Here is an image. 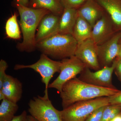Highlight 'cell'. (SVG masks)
I'll list each match as a JSON object with an SVG mask.
<instances>
[{"label": "cell", "instance_id": "5b68a950", "mask_svg": "<svg viewBox=\"0 0 121 121\" xmlns=\"http://www.w3.org/2000/svg\"><path fill=\"white\" fill-rule=\"evenodd\" d=\"M61 61H57L51 59L47 55L41 54L39 60L36 62L29 65L16 64L14 67L15 70L30 68L39 73L41 78V81L45 85L43 97L49 98L48 89L50 80L56 72L60 73Z\"/></svg>", "mask_w": 121, "mask_h": 121}, {"label": "cell", "instance_id": "f546056e", "mask_svg": "<svg viewBox=\"0 0 121 121\" xmlns=\"http://www.w3.org/2000/svg\"><path fill=\"white\" fill-rule=\"evenodd\" d=\"M27 121H38L31 115H27Z\"/></svg>", "mask_w": 121, "mask_h": 121}, {"label": "cell", "instance_id": "8992f818", "mask_svg": "<svg viewBox=\"0 0 121 121\" xmlns=\"http://www.w3.org/2000/svg\"><path fill=\"white\" fill-rule=\"evenodd\" d=\"M29 112L38 121H62L61 111L56 109L49 98L38 95L30 99Z\"/></svg>", "mask_w": 121, "mask_h": 121}, {"label": "cell", "instance_id": "ffe728a7", "mask_svg": "<svg viewBox=\"0 0 121 121\" xmlns=\"http://www.w3.org/2000/svg\"><path fill=\"white\" fill-rule=\"evenodd\" d=\"M5 30L7 37L14 39H20V31L17 22V15L16 13H14L7 20Z\"/></svg>", "mask_w": 121, "mask_h": 121}, {"label": "cell", "instance_id": "4fadbf2b", "mask_svg": "<svg viewBox=\"0 0 121 121\" xmlns=\"http://www.w3.org/2000/svg\"><path fill=\"white\" fill-rule=\"evenodd\" d=\"M77 12L78 16L86 20L92 28L105 13L95 0H87L84 4L77 9Z\"/></svg>", "mask_w": 121, "mask_h": 121}, {"label": "cell", "instance_id": "2e32d148", "mask_svg": "<svg viewBox=\"0 0 121 121\" xmlns=\"http://www.w3.org/2000/svg\"><path fill=\"white\" fill-rule=\"evenodd\" d=\"M78 16L77 9L64 8L60 16L56 34H71Z\"/></svg>", "mask_w": 121, "mask_h": 121}, {"label": "cell", "instance_id": "277c9868", "mask_svg": "<svg viewBox=\"0 0 121 121\" xmlns=\"http://www.w3.org/2000/svg\"><path fill=\"white\" fill-rule=\"evenodd\" d=\"M109 104V97L77 102L61 111L62 121H85L93 111Z\"/></svg>", "mask_w": 121, "mask_h": 121}, {"label": "cell", "instance_id": "d4e9b609", "mask_svg": "<svg viewBox=\"0 0 121 121\" xmlns=\"http://www.w3.org/2000/svg\"><path fill=\"white\" fill-rule=\"evenodd\" d=\"M109 103L111 105L121 107V90L109 97Z\"/></svg>", "mask_w": 121, "mask_h": 121}, {"label": "cell", "instance_id": "603a6c76", "mask_svg": "<svg viewBox=\"0 0 121 121\" xmlns=\"http://www.w3.org/2000/svg\"><path fill=\"white\" fill-rule=\"evenodd\" d=\"M105 106L99 107L93 111L85 121H101Z\"/></svg>", "mask_w": 121, "mask_h": 121}, {"label": "cell", "instance_id": "4316f807", "mask_svg": "<svg viewBox=\"0 0 121 121\" xmlns=\"http://www.w3.org/2000/svg\"><path fill=\"white\" fill-rule=\"evenodd\" d=\"M117 60V64L114 69V72L118 78H119L121 76V59Z\"/></svg>", "mask_w": 121, "mask_h": 121}, {"label": "cell", "instance_id": "7a4b0ae2", "mask_svg": "<svg viewBox=\"0 0 121 121\" xmlns=\"http://www.w3.org/2000/svg\"><path fill=\"white\" fill-rule=\"evenodd\" d=\"M20 15V24L23 36L22 43L17 44L20 51L29 52L36 48V31L42 18L51 12L45 9H34L16 4Z\"/></svg>", "mask_w": 121, "mask_h": 121}, {"label": "cell", "instance_id": "d6986e66", "mask_svg": "<svg viewBox=\"0 0 121 121\" xmlns=\"http://www.w3.org/2000/svg\"><path fill=\"white\" fill-rule=\"evenodd\" d=\"M19 109L17 103L5 99L1 101L0 105V121H10Z\"/></svg>", "mask_w": 121, "mask_h": 121}, {"label": "cell", "instance_id": "7402d4cb", "mask_svg": "<svg viewBox=\"0 0 121 121\" xmlns=\"http://www.w3.org/2000/svg\"><path fill=\"white\" fill-rule=\"evenodd\" d=\"M87 0H60L64 8L78 9L84 4Z\"/></svg>", "mask_w": 121, "mask_h": 121}, {"label": "cell", "instance_id": "83f0119b", "mask_svg": "<svg viewBox=\"0 0 121 121\" xmlns=\"http://www.w3.org/2000/svg\"><path fill=\"white\" fill-rule=\"evenodd\" d=\"M16 4H19L23 6L28 7L29 4V0H14Z\"/></svg>", "mask_w": 121, "mask_h": 121}, {"label": "cell", "instance_id": "5bb4252c", "mask_svg": "<svg viewBox=\"0 0 121 121\" xmlns=\"http://www.w3.org/2000/svg\"><path fill=\"white\" fill-rule=\"evenodd\" d=\"M22 83L17 78L6 75L0 91L6 99L17 103L22 97L23 92Z\"/></svg>", "mask_w": 121, "mask_h": 121}, {"label": "cell", "instance_id": "ba28073f", "mask_svg": "<svg viewBox=\"0 0 121 121\" xmlns=\"http://www.w3.org/2000/svg\"><path fill=\"white\" fill-rule=\"evenodd\" d=\"M117 64L115 59L110 66H105L95 72L86 67L80 74L79 78L83 82L97 86L116 89L112 82L113 72Z\"/></svg>", "mask_w": 121, "mask_h": 121}, {"label": "cell", "instance_id": "44dd1931", "mask_svg": "<svg viewBox=\"0 0 121 121\" xmlns=\"http://www.w3.org/2000/svg\"><path fill=\"white\" fill-rule=\"evenodd\" d=\"M121 111V107L109 104L105 106L101 121H110Z\"/></svg>", "mask_w": 121, "mask_h": 121}, {"label": "cell", "instance_id": "6da1fadb", "mask_svg": "<svg viewBox=\"0 0 121 121\" xmlns=\"http://www.w3.org/2000/svg\"><path fill=\"white\" fill-rule=\"evenodd\" d=\"M116 89L97 86L75 78L63 86L60 97L63 109L77 102L103 97H110L119 91Z\"/></svg>", "mask_w": 121, "mask_h": 121}, {"label": "cell", "instance_id": "9c48e42d", "mask_svg": "<svg viewBox=\"0 0 121 121\" xmlns=\"http://www.w3.org/2000/svg\"><path fill=\"white\" fill-rule=\"evenodd\" d=\"M121 32H116L111 38L98 45V58L101 68L110 66L119 53Z\"/></svg>", "mask_w": 121, "mask_h": 121}, {"label": "cell", "instance_id": "cb8c5ba5", "mask_svg": "<svg viewBox=\"0 0 121 121\" xmlns=\"http://www.w3.org/2000/svg\"><path fill=\"white\" fill-rule=\"evenodd\" d=\"M8 67V66L7 62L4 60H0V89L2 87L5 77L7 75L5 71Z\"/></svg>", "mask_w": 121, "mask_h": 121}, {"label": "cell", "instance_id": "4dcf8cb0", "mask_svg": "<svg viewBox=\"0 0 121 121\" xmlns=\"http://www.w3.org/2000/svg\"><path fill=\"white\" fill-rule=\"evenodd\" d=\"M6 99L5 96L3 93L0 91V100L2 101L4 99Z\"/></svg>", "mask_w": 121, "mask_h": 121}, {"label": "cell", "instance_id": "1f68e13d", "mask_svg": "<svg viewBox=\"0 0 121 121\" xmlns=\"http://www.w3.org/2000/svg\"><path fill=\"white\" fill-rule=\"evenodd\" d=\"M119 78V80H120V82H121V76H120V77H119V78Z\"/></svg>", "mask_w": 121, "mask_h": 121}, {"label": "cell", "instance_id": "484cf974", "mask_svg": "<svg viewBox=\"0 0 121 121\" xmlns=\"http://www.w3.org/2000/svg\"><path fill=\"white\" fill-rule=\"evenodd\" d=\"M27 112L26 111H24L21 114L15 116L10 121H27Z\"/></svg>", "mask_w": 121, "mask_h": 121}, {"label": "cell", "instance_id": "e0dca14e", "mask_svg": "<svg viewBox=\"0 0 121 121\" xmlns=\"http://www.w3.org/2000/svg\"><path fill=\"white\" fill-rule=\"evenodd\" d=\"M92 30V27L88 22L78 16L72 35L78 43H79L91 38Z\"/></svg>", "mask_w": 121, "mask_h": 121}, {"label": "cell", "instance_id": "3957f363", "mask_svg": "<svg viewBox=\"0 0 121 121\" xmlns=\"http://www.w3.org/2000/svg\"><path fill=\"white\" fill-rule=\"evenodd\" d=\"M78 45L72 35L57 34L37 43L36 48L48 56L63 59L74 56Z\"/></svg>", "mask_w": 121, "mask_h": 121}, {"label": "cell", "instance_id": "f1b7e54d", "mask_svg": "<svg viewBox=\"0 0 121 121\" xmlns=\"http://www.w3.org/2000/svg\"><path fill=\"white\" fill-rule=\"evenodd\" d=\"M119 53H118V55L117 57V59H121V39H120L119 43Z\"/></svg>", "mask_w": 121, "mask_h": 121}, {"label": "cell", "instance_id": "30bf717a", "mask_svg": "<svg viewBox=\"0 0 121 121\" xmlns=\"http://www.w3.org/2000/svg\"><path fill=\"white\" fill-rule=\"evenodd\" d=\"M74 56L89 69H101L98 58V45L91 38L78 43Z\"/></svg>", "mask_w": 121, "mask_h": 121}, {"label": "cell", "instance_id": "9a60e30c", "mask_svg": "<svg viewBox=\"0 0 121 121\" xmlns=\"http://www.w3.org/2000/svg\"><path fill=\"white\" fill-rule=\"evenodd\" d=\"M110 17L117 32H121V0H95Z\"/></svg>", "mask_w": 121, "mask_h": 121}, {"label": "cell", "instance_id": "7c38bea8", "mask_svg": "<svg viewBox=\"0 0 121 121\" xmlns=\"http://www.w3.org/2000/svg\"><path fill=\"white\" fill-rule=\"evenodd\" d=\"M60 16L51 13L45 15L41 19L36 35V43L56 34Z\"/></svg>", "mask_w": 121, "mask_h": 121}, {"label": "cell", "instance_id": "52a82bcc", "mask_svg": "<svg viewBox=\"0 0 121 121\" xmlns=\"http://www.w3.org/2000/svg\"><path fill=\"white\" fill-rule=\"evenodd\" d=\"M60 74L56 79L49 84L48 88L56 89L60 93L63 85L76 78L86 68V65L75 56L62 60Z\"/></svg>", "mask_w": 121, "mask_h": 121}, {"label": "cell", "instance_id": "8fae6325", "mask_svg": "<svg viewBox=\"0 0 121 121\" xmlns=\"http://www.w3.org/2000/svg\"><path fill=\"white\" fill-rule=\"evenodd\" d=\"M117 32L112 20L105 13L93 26L91 38L99 45L107 41Z\"/></svg>", "mask_w": 121, "mask_h": 121}, {"label": "cell", "instance_id": "ac0fdd59", "mask_svg": "<svg viewBox=\"0 0 121 121\" xmlns=\"http://www.w3.org/2000/svg\"><path fill=\"white\" fill-rule=\"evenodd\" d=\"M29 5L33 9H47L59 16L64 9L60 0H30Z\"/></svg>", "mask_w": 121, "mask_h": 121}]
</instances>
